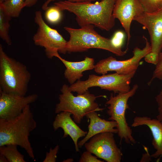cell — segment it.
I'll return each instance as SVG.
<instances>
[{
  "label": "cell",
  "mask_w": 162,
  "mask_h": 162,
  "mask_svg": "<svg viewBox=\"0 0 162 162\" xmlns=\"http://www.w3.org/2000/svg\"><path fill=\"white\" fill-rule=\"evenodd\" d=\"M133 20L148 30L150 38L151 52L159 55L162 49V8L152 13L144 11L135 17Z\"/></svg>",
  "instance_id": "8fae6325"
},
{
  "label": "cell",
  "mask_w": 162,
  "mask_h": 162,
  "mask_svg": "<svg viewBox=\"0 0 162 162\" xmlns=\"http://www.w3.org/2000/svg\"></svg>",
  "instance_id": "836d02e7"
},
{
  "label": "cell",
  "mask_w": 162,
  "mask_h": 162,
  "mask_svg": "<svg viewBox=\"0 0 162 162\" xmlns=\"http://www.w3.org/2000/svg\"><path fill=\"white\" fill-rule=\"evenodd\" d=\"M26 0H5L0 2L6 12L11 17L19 16L23 8L25 7Z\"/></svg>",
  "instance_id": "ffe728a7"
},
{
  "label": "cell",
  "mask_w": 162,
  "mask_h": 162,
  "mask_svg": "<svg viewBox=\"0 0 162 162\" xmlns=\"http://www.w3.org/2000/svg\"><path fill=\"white\" fill-rule=\"evenodd\" d=\"M37 125L30 105L26 106L21 113L14 118L0 119V146L10 144L19 146L25 150L30 158L34 159L29 136Z\"/></svg>",
  "instance_id": "7a4b0ae2"
},
{
  "label": "cell",
  "mask_w": 162,
  "mask_h": 162,
  "mask_svg": "<svg viewBox=\"0 0 162 162\" xmlns=\"http://www.w3.org/2000/svg\"><path fill=\"white\" fill-rule=\"evenodd\" d=\"M92 153L89 151H84L82 154L79 161V162H103L98 158V157L92 155Z\"/></svg>",
  "instance_id": "d4e9b609"
},
{
  "label": "cell",
  "mask_w": 162,
  "mask_h": 162,
  "mask_svg": "<svg viewBox=\"0 0 162 162\" xmlns=\"http://www.w3.org/2000/svg\"><path fill=\"white\" fill-rule=\"evenodd\" d=\"M116 1L102 0L95 3L64 1L54 4L61 11L67 10L74 14L80 27L92 24L102 30L109 31L115 25L113 12Z\"/></svg>",
  "instance_id": "6da1fadb"
},
{
  "label": "cell",
  "mask_w": 162,
  "mask_h": 162,
  "mask_svg": "<svg viewBox=\"0 0 162 162\" xmlns=\"http://www.w3.org/2000/svg\"><path fill=\"white\" fill-rule=\"evenodd\" d=\"M17 146L10 144L0 146V154L4 156L9 162H26L24 156L18 151Z\"/></svg>",
  "instance_id": "d6986e66"
},
{
  "label": "cell",
  "mask_w": 162,
  "mask_h": 162,
  "mask_svg": "<svg viewBox=\"0 0 162 162\" xmlns=\"http://www.w3.org/2000/svg\"><path fill=\"white\" fill-rule=\"evenodd\" d=\"M138 87V85L135 84L127 92L119 93L114 96L111 93L109 99L106 103L108 105L107 111L110 116L108 119L117 123L116 128L118 130L120 142L124 140L126 143L131 144H135L136 141L132 136V130L126 121L125 113L126 110L129 108L128 100L135 94Z\"/></svg>",
  "instance_id": "52a82bcc"
},
{
  "label": "cell",
  "mask_w": 162,
  "mask_h": 162,
  "mask_svg": "<svg viewBox=\"0 0 162 162\" xmlns=\"http://www.w3.org/2000/svg\"><path fill=\"white\" fill-rule=\"evenodd\" d=\"M59 149V146L57 145L53 148H50L49 152H46L43 162H55L57 155Z\"/></svg>",
  "instance_id": "484cf974"
},
{
  "label": "cell",
  "mask_w": 162,
  "mask_h": 162,
  "mask_svg": "<svg viewBox=\"0 0 162 162\" xmlns=\"http://www.w3.org/2000/svg\"><path fill=\"white\" fill-rule=\"evenodd\" d=\"M152 77L148 84H150L152 81L155 79L162 80V52L158 55V61L155 65Z\"/></svg>",
  "instance_id": "603a6c76"
},
{
  "label": "cell",
  "mask_w": 162,
  "mask_h": 162,
  "mask_svg": "<svg viewBox=\"0 0 162 162\" xmlns=\"http://www.w3.org/2000/svg\"><path fill=\"white\" fill-rule=\"evenodd\" d=\"M38 0H26L25 7H30L34 5Z\"/></svg>",
  "instance_id": "f546056e"
},
{
  "label": "cell",
  "mask_w": 162,
  "mask_h": 162,
  "mask_svg": "<svg viewBox=\"0 0 162 162\" xmlns=\"http://www.w3.org/2000/svg\"><path fill=\"white\" fill-rule=\"evenodd\" d=\"M72 114L67 112H62L57 114L52 123L55 130L59 128L62 129L64 131L63 137L69 136L72 140L75 146L76 151H79L78 141L81 137H85L88 132L82 129L76 124L71 117Z\"/></svg>",
  "instance_id": "5bb4252c"
},
{
  "label": "cell",
  "mask_w": 162,
  "mask_h": 162,
  "mask_svg": "<svg viewBox=\"0 0 162 162\" xmlns=\"http://www.w3.org/2000/svg\"><path fill=\"white\" fill-rule=\"evenodd\" d=\"M136 71L128 74L122 75L116 73L98 76L90 74L85 81L77 80L69 87L71 92H76L77 94H82L90 88L99 87L101 89L114 93H124L130 89V84L132 78Z\"/></svg>",
  "instance_id": "8992f818"
},
{
  "label": "cell",
  "mask_w": 162,
  "mask_h": 162,
  "mask_svg": "<svg viewBox=\"0 0 162 162\" xmlns=\"http://www.w3.org/2000/svg\"><path fill=\"white\" fill-rule=\"evenodd\" d=\"M143 125L149 128L153 137L152 144L156 151L151 155V157L157 158L162 156V122L157 118L136 116L134 118L131 126L136 127Z\"/></svg>",
  "instance_id": "2e32d148"
},
{
  "label": "cell",
  "mask_w": 162,
  "mask_h": 162,
  "mask_svg": "<svg viewBox=\"0 0 162 162\" xmlns=\"http://www.w3.org/2000/svg\"><path fill=\"white\" fill-rule=\"evenodd\" d=\"M58 0H46L42 6V8L43 10H45L48 8V5L50 3L53 1ZM97 0H67L69 2H91L92 1H94Z\"/></svg>",
  "instance_id": "f1b7e54d"
},
{
  "label": "cell",
  "mask_w": 162,
  "mask_h": 162,
  "mask_svg": "<svg viewBox=\"0 0 162 162\" xmlns=\"http://www.w3.org/2000/svg\"><path fill=\"white\" fill-rule=\"evenodd\" d=\"M85 117L89 121L88 126V131L84 138L78 142L79 148H81L91 137L97 134L106 132L118 133V130L117 128H115L117 125L116 122L101 118L96 111L90 112L87 114Z\"/></svg>",
  "instance_id": "9a60e30c"
},
{
  "label": "cell",
  "mask_w": 162,
  "mask_h": 162,
  "mask_svg": "<svg viewBox=\"0 0 162 162\" xmlns=\"http://www.w3.org/2000/svg\"><path fill=\"white\" fill-rule=\"evenodd\" d=\"M158 55L150 52L144 57L145 61L147 62L156 65L157 62Z\"/></svg>",
  "instance_id": "83f0119b"
},
{
  "label": "cell",
  "mask_w": 162,
  "mask_h": 162,
  "mask_svg": "<svg viewBox=\"0 0 162 162\" xmlns=\"http://www.w3.org/2000/svg\"><path fill=\"white\" fill-rule=\"evenodd\" d=\"M146 41L145 46L141 49L135 47L133 51V56L130 59L118 61L110 56L100 60L95 65L94 70L98 74H106L108 71H115L120 74L126 75L136 71L140 60L151 51V45L147 39L143 37Z\"/></svg>",
  "instance_id": "9c48e42d"
},
{
  "label": "cell",
  "mask_w": 162,
  "mask_h": 162,
  "mask_svg": "<svg viewBox=\"0 0 162 162\" xmlns=\"http://www.w3.org/2000/svg\"><path fill=\"white\" fill-rule=\"evenodd\" d=\"M0 162H8V161L4 156L0 154Z\"/></svg>",
  "instance_id": "4dcf8cb0"
},
{
  "label": "cell",
  "mask_w": 162,
  "mask_h": 162,
  "mask_svg": "<svg viewBox=\"0 0 162 162\" xmlns=\"http://www.w3.org/2000/svg\"><path fill=\"white\" fill-rule=\"evenodd\" d=\"M144 11L139 0H116L113 15L118 19L127 34L128 43L131 37L130 27L136 16Z\"/></svg>",
  "instance_id": "4fadbf2b"
},
{
  "label": "cell",
  "mask_w": 162,
  "mask_h": 162,
  "mask_svg": "<svg viewBox=\"0 0 162 162\" xmlns=\"http://www.w3.org/2000/svg\"><path fill=\"white\" fill-rule=\"evenodd\" d=\"M66 67L64 72L65 78L72 85L80 80L83 76L82 72L94 69V61L91 58L86 56L84 60L80 62H70L62 58L59 55L57 57Z\"/></svg>",
  "instance_id": "e0dca14e"
},
{
  "label": "cell",
  "mask_w": 162,
  "mask_h": 162,
  "mask_svg": "<svg viewBox=\"0 0 162 162\" xmlns=\"http://www.w3.org/2000/svg\"><path fill=\"white\" fill-rule=\"evenodd\" d=\"M125 38L124 33L122 31L116 32L111 39L112 44L116 47L121 49Z\"/></svg>",
  "instance_id": "cb8c5ba5"
},
{
  "label": "cell",
  "mask_w": 162,
  "mask_h": 162,
  "mask_svg": "<svg viewBox=\"0 0 162 162\" xmlns=\"http://www.w3.org/2000/svg\"><path fill=\"white\" fill-rule=\"evenodd\" d=\"M89 140L84 145L86 150L107 162L121 161L122 153L116 143L113 133H101Z\"/></svg>",
  "instance_id": "30bf717a"
},
{
  "label": "cell",
  "mask_w": 162,
  "mask_h": 162,
  "mask_svg": "<svg viewBox=\"0 0 162 162\" xmlns=\"http://www.w3.org/2000/svg\"><path fill=\"white\" fill-rule=\"evenodd\" d=\"M34 20L38 25L36 32L33 37L35 44L44 47L46 56L51 59L57 57L58 52L65 54L67 41L57 31L48 26L44 21L41 12L36 11Z\"/></svg>",
  "instance_id": "ba28073f"
},
{
  "label": "cell",
  "mask_w": 162,
  "mask_h": 162,
  "mask_svg": "<svg viewBox=\"0 0 162 162\" xmlns=\"http://www.w3.org/2000/svg\"><path fill=\"white\" fill-rule=\"evenodd\" d=\"M94 27L92 24L86 25L78 29L64 27L70 35L66 45L67 52H81L89 49L97 48L108 51L118 56L126 54L127 50L123 51L115 46L111 39L100 35L94 30Z\"/></svg>",
  "instance_id": "277c9868"
},
{
  "label": "cell",
  "mask_w": 162,
  "mask_h": 162,
  "mask_svg": "<svg viewBox=\"0 0 162 162\" xmlns=\"http://www.w3.org/2000/svg\"><path fill=\"white\" fill-rule=\"evenodd\" d=\"M74 161V160L72 158H68L64 160L63 162H72Z\"/></svg>",
  "instance_id": "1f68e13d"
},
{
  "label": "cell",
  "mask_w": 162,
  "mask_h": 162,
  "mask_svg": "<svg viewBox=\"0 0 162 162\" xmlns=\"http://www.w3.org/2000/svg\"><path fill=\"white\" fill-rule=\"evenodd\" d=\"M155 98L158 105V111L157 118L162 122V88Z\"/></svg>",
  "instance_id": "4316f807"
},
{
  "label": "cell",
  "mask_w": 162,
  "mask_h": 162,
  "mask_svg": "<svg viewBox=\"0 0 162 162\" xmlns=\"http://www.w3.org/2000/svg\"><path fill=\"white\" fill-rule=\"evenodd\" d=\"M67 84L63 85L61 89V94L59 97V102L56 106L55 112L58 114L67 112L72 114L74 120L76 123H81L82 118L88 113L102 111L104 108L99 107L95 102L97 98L105 96H96L88 90L82 94L74 96Z\"/></svg>",
  "instance_id": "5b68a950"
},
{
  "label": "cell",
  "mask_w": 162,
  "mask_h": 162,
  "mask_svg": "<svg viewBox=\"0 0 162 162\" xmlns=\"http://www.w3.org/2000/svg\"><path fill=\"white\" fill-rule=\"evenodd\" d=\"M31 74L26 66L10 57L0 45V92L25 96Z\"/></svg>",
  "instance_id": "3957f363"
},
{
  "label": "cell",
  "mask_w": 162,
  "mask_h": 162,
  "mask_svg": "<svg viewBox=\"0 0 162 162\" xmlns=\"http://www.w3.org/2000/svg\"><path fill=\"white\" fill-rule=\"evenodd\" d=\"M144 11L152 13L162 8V0H139Z\"/></svg>",
  "instance_id": "7402d4cb"
},
{
  "label": "cell",
  "mask_w": 162,
  "mask_h": 162,
  "mask_svg": "<svg viewBox=\"0 0 162 162\" xmlns=\"http://www.w3.org/2000/svg\"><path fill=\"white\" fill-rule=\"evenodd\" d=\"M37 94L20 96L0 92V119L8 120L18 116L27 105L35 101Z\"/></svg>",
  "instance_id": "7c38bea8"
},
{
  "label": "cell",
  "mask_w": 162,
  "mask_h": 162,
  "mask_svg": "<svg viewBox=\"0 0 162 162\" xmlns=\"http://www.w3.org/2000/svg\"><path fill=\"white\" fill-rule=\"evenodd\" d=\"M11 18L0 4V36L8 45H11L12 44L9 34L10 27L9 21Z\"/></svg>",
  "instance_id": "ac0fdd59"
},
{
  "label": "cell",
  "mask_w": 162,
  "mask_h": 162,
  "mask_svg": "<svg viewBox=\"0 0 162 162\" xmlns=\"http://www.w3.org/2000/svg\"><path fill=\"white\" fill-rule=\"evenodd\" d=\"M45 11V17L48 22L52 24H56L61 20V11L56 6L49 7Z\"/></svg>",
  "instance_id": "44dd1931"
},
{
  "label": "cell",
  "mask_w": 162,
  "mask_h": 162,
  "mask_svg": "<svg viewBox=\"0 0 162 162\" xmlns=\"http://www.w3.org/2000/svg\"><path fill=\"white\" fill-rule=\"evenodd\" d=\"M5 0H0V2H2L4 1Z\"/></svg>",
  "instance_id": "d6a6232c"
}]
</instances>
